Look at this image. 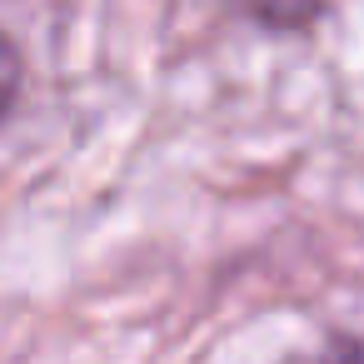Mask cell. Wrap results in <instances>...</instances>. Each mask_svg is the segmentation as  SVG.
Segmentation results:
<instances>
[{
  "instance_id": "obj_1",
  "label": "cell",
  "mask_w": 364,
  "mask_h": 364,
  "mask_svg": "<svg viewBox=\"0 0 364 364\" xmlns=\"http://www.w3.org/2000/svg\"><path fill=\"white\" fill-rule=\"evenodd\" d=\"M230 6L269 36H299L329 16V0H230Z\"/></svg>"
},
{
  "instance_id": "obj_2",
  "label": "cell",
  "mask_w": 364,
  "mask_h": 364,
  "mask_svg": "<svg viewBox=\"0 0 364 364\" xmlns=\"http://www.w3.org/2000/svg\"><path fill=\"white\" fill-rule=\"evenodd\" d=\"M279 364H364V329H329L314 349H294Z\"/></svg>"
},
{
  "instance_id": "obj_3",
  "label": "cell",
  "mask_w": 364,
  "mask_h": 364,
  "mask_svg": "<svg viewBox=\"0 0 364 364\" xmlns=\"http://www.w3.org/2000/svg\"><path fill=\"white\" fill-rule=\"evenodd\" d=\"M21 85H26V55H21V46H16L6 31H0V120L16 110Z\"/></svg>"
}]
</instances>
